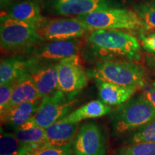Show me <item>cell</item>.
<instances>
[{
  "label": "cell",
  "instance_id": "cell-19",
  "mask_svg": "<svg viewBox=\"0 0 155 155\" xmlns=\"http://www.w3.org/2000/svg\"><path fill=\"white\" fill-rule=\"evenodd\" d=\"M42 99L23 103L14 106L7 113L1 116L2 124L8 125L17 130L35 114Z\"/></svg>",
  "mask_w": 155,
  "mask_h": 155
},
{
  "label": "cell",
  "instance_id": "cell-26",
  "mask_svg": "<svg viewBox=\"0 0 155 155\" xmlns=\"http://www.w3.org/2000/svg\"><path fill=\"white\" fill-rule=\"evenodd\" d=\"M139 38L143 49L150 55H155V31L147 32L140 29Z\"/></svg>",
  "mask_w": 155,
  "mask_h": 155
},
{
  "label": "cell",
  "instance_id": "cell-21",
  "mask_svg": "<svg viewBox=\"0 0 155 155\" xmlns=\"http://www.w3.org/2000/svg\"><path fill=\"white\" fill-rule=\"evenodd\" d=\"M134 9L140 19L143 30L146 32L155 31V0L136 5Z\"/></svg>",
  "mask_w": 155,
  "mask_h": 155
},
{
  "label": "cell",
  "instance_id": "cell-5",
  "mask_svg": "<svg viewBox=\"0 0 155 155\" xmlns=\"http://www.w3.org/2000/svg\"><path fill=\"white\" fill-rule=\"evenodd\" d=\"M93 30H137L142 29L136 12L127 9L108 8L77 17Z\"/></svg>",
  "mask_w": 155,
  "mask_h": 155
},
{
  "label": "cell",
  "instance_id": "cell-6",
  "mask_svg": "<svg viewBox=\"0 0 155 155\" xmlns=\"http://www.w3.org/2000/svg\"><path fill=\"white\" fill-rule=\"evenodd\" d=\"M75 103V100L70 99L60 90L55 94L45 96L35 114L17 130L34 127L47 129L70 113Z\"/></svg>",
  "mask_w": 155,
  "mask_h": 155
},
{
  "label": "cell",
  "instance_id": "cell-12",
  "mask_svg": "<svg viewBox=\"0 0 155 155\" xmlns=\"http://www.w3.org/2000/svg\"><path fill=\"white\" fill-rule=\"evenodd\" d=\"M53 63L37 59L35 63L30 68L28 73L42 98L59 91L58 63Z\"/></svg>",
  "mask_w": 155,
  "mask_h": 155
},
{
  "label": "cell",
  "instance_id": "cell-7",
  "mask_svg": "<svg viewBox=\"0 0 155 155\" xmlns=\"http://www.w3.org/2000/svg\"><path fill=\"white\" fill-rule=\"evenodd\" d=\"M59 90L70 99L88 84V74L80 55L61 60L57 64Z\"/></svg>",
  "mask_w": 155,
  "mask_h": 155
},
{
  "label": "cell",
  "instance_id": "cell-27",
  "mask_svg": "<svg viewBox=\"0 0 155 155\" xmlns=\"http://www.w3.org/2000/svg\"><path fill=\"white\" fill-rule=\"evenodd\" d=\"M15 83V81L0 85V113H2L8 105L14 89Z\"/></svg>",
  "mask_w": 155,
  "mask_h": 155
},
{
  "label": "cell",
  "instance_id": "cell-18",
  "mask_svg": "<svg viewBox=\"0 0 155 155\" xmlns=\"http://www.w3.org/2000/svg\"><path fill=\"white\" fill-rule=\"evenodd\" d=\"M78 123L70 124L57 121L47 129L45 131V145L64 146L73 144L77 134Z\"/></svg>",
  "mask_w": 155,
  "mask_h": 155
},
{
  "label": "cell",
  "instance_id": "cell-3",
  "mask_svg": "<svg viewBox=\"0 0 155 155\" xmlns=\"http://www.w3.org/2000/svg\"><path fill=\"white\" fill-rule=\"evenodd\" d=\"M88 76L95 81L115 83L122 86H144L145 71L139 64L131 61L114 59L101 61L88 71Z\"/></svg>",
  "mask_w": 155,
  "mask_h": 155
},
{
  "label": "cell",
  "instance_id": "cell-9",
  "mask_svg": "<svg viewBox=\"0 0 155 155\" xmlns=\"http://www.w3.org/2000/svg\"><path fill=\"white\" fill-rule=\"evenodd\" d=\"M74 155H106L104 134L95 122H86L79 127L72 144Z\"/></svg>",
  "mask_w": 155,
  "mask_h": 155
},
{
  "label": "cell",
  "instance_id": "cell-17",
  "mask_svg": "<svg viewBox=\"0 0 155 155\" xmlns=\"http://www.w3.org/2000/svg\"><path fill=\"white\" fill-rule=\"evenodd\" d=\"M111 111V106L106 105L101 100H94L70 112L58 121L70 124L79 123L83 120L102 117L109 114Z\"/></svg>",
  "mask_w": 155,
  "mask_h": 155
},
{
  "label": "cell",
  "instance_id": "cell-10",
  "mask_svg": "<svg viewBox=\"0 0 155 155\" xmlns=\"http://www.w3.org/2000/svg\"><path fill=\"white\" fill-rule=\"evenodd\" d=\"M81 38L48 41L35 50L33 58L39 61L53 62L80 55L85 44L84 40Z\"/></svg>",
  "mask_w": 155,
  "mask_h": 155
},
{
  "label": "cell",
  "instance_id": "cell-24",
  "mask_svg": "<svg viewBox=\"0 0 155 155\" xmlns=\"http://www.w3.org/2000/svg\"><path fill=\"white\" fill-rule=\"evenodd\" d=\"M22 148L15 133L6 132L1 128L0 155H14Z\"/></svg>",
  "mask_w": 155,
  "mask_h": 155
},
{
  "label": "cell",
  "instance_id": "cell-14",
  "mask_svg": "<svg viewBox=\"0 0 155 155\" xmlns=\"http://www.w3.org/2000/svg\"><path fill=\"white\" fill-rule=\"evenodd\" d=\"M42 98V97L38 92L33 81L27 73L15 81V87L8 105L0 114L1 116L4 115L12 108L19 104Z\"/></svg>",
  "mask_w": 155,
  "mask_h": 155
},
{
  "label": "cell",
  "instance_id": "cell-13",
  "mask_svg": "<svg viewBox=\"0 0 155 155\" xmlns=\"http://www.w3.org/2000/svg\"><path fill=\"white\" fill-rule=\"evenodd\" d=\"M98 91L99 99L106 105L118 106L124 104L138 90L136 87L122 86L115 83L95 81Z\"/></svg>",
  "mask_w": 155,
  "mask_h": 155
},
{
  "label": "cell",
  "instance_id": "cell-8",
  "mask_svg": "<svg viewBox=\"0 0 155 155\" xmlns=\"http://www.w3.org/2000/svg\"><path fill=\"white\" fill-rule=\"evenodd\" d=\"M93 30L90 27L75 18L45 19L38 25L37 32L42 40L53 41L83 38Z\"/></svg>",
  "mask_w": 155,
  "mask_h": 155
},
{
  "label": "cell",
  "instance_id": "cell-2",
  "mask_svg": "<svg viewBox=\"0 0 155 155\" xmlns=\"http://www.w3.org/2000/svg\"><path fill=\"white\" fill-rule=\"evenodd\" d=\"M114 135L131 133L155 119V108L144 94L132 97L109 114Z\"/></svg>",
  "mask_w": 155,
  "mask_h": 155
},
{
  "label": "cell",
  "instance_id": "cell-4",
  "mask_svg": "<svg viewBox=\"0 0 155 155\" xmlns=\"http://www.w3.org/2000/svg\"><path fill=\"white\" fill-rule=\"evenodd\" d=\"M38 25L2 15L0 24L2 50L14 53L26 51L42 41L37 32Z\"/></svg>",
  "mask_w": 155,
  "mask_h": 155
},
{
  "label": "cell",
  "instance_id": "cell-28",
  "mask_svg": "<svg viewBox=\"0 0 155 155\" xmlns=\"http://www.w3.org/2000/svg\"><path fill=\"white\" fill-rule=\"evenodd\" d=\"M144 95L155 108V85L149 88L144 93Z\"/></svg>",
  "mask_w": 155,
  "mask_h": 155
},
{
  "label": "cell",
  "instance_id": "cell-22",
  "mask_svg": "<svg viewBox=\"0 0 155 155\" xmlns=\"http://www.w3.org/2000/svg\"><path fill=\"white\" fill-rule=\"evenodd\" d=\"M114 155H155V143L127 144L118 148Z\"/></svg>",
  "mask_w": 155,
  "mask_h": 155
},
{
  "label": "cell",
  "instance_id": "cell-20",
  "mask_svg": "<svg viewBox=\"0 0 155 155\" xmlns=\"http://www.w3.org/2000/svg\"><path fill=\"white\" fill-rule=\"evenodd\" d=\"M15 134L23 148L28 150L38 152L45 145V131L42 128L16 130Z\"/></svg>",
  "mask_w": 155,
  "mask_h": 155
},
{
  "label": "cell",
  "instance_id": "cell-15",
  "mask_svg": "<svg viewBox=\"0 0 155 155\" xmlns=\"http://www.w3.org/2000/svg\"><path fill=\"white\" fill-rule=\"evenodd\" d=\"M36 58L10 57L1 60L0 63V85L16 81L27 74L35 63Z\"/></svg>",
  "mask_w": 155,
  "mask_h": 155
},
{
  "label": "cell",
  "instance_id": "cell-23",
  "mask_svg": "<svg viewBox=\"0 0 155 155\" xmlns=\"http://www.w3.org/2000/svg\"><path fill=\"white\" fill-rule=\"evenodd\" d=\"M138 142L155 143V119L130 133L127 139V144Z\"/></svg>",
  "mask_w": 155,
  "mask_h": 155
},
{
  "label": "cell",
  "instance_id": "cell-16",
  "mask_svg": "<svg viewBox=\"0 0 155 155\" xmlns=\"http://www.w3.org/2000/svg\"><path fill=\"white\" fill-rule=\"evenodd\" d=\"M6 16L32 24H39L45 19L37 0H19L8 7Z\"/></svg>",
  "mask_w": 155,
  "mask_h": 155
},
{
  "label": "cell",
  "instance_id": "cell-29",
  "mask_svg": "<svg viewBox=\"0 0 155 155\" xmlns=\"http://www.w3.org/2000/svg\"><path fill=\"white\" fill-rule=\"evenodd\" d=\"M146 63L149 68L155 73V55H147L146 57Z\"/></svg>",
  "mask_w": 155,
  "mask_h": 155
},
{
  "label": "cell",
  "instance_id": "cell-30",
  "mask_svg": "<svg viewBox=\"0 0 155 155\" xmlns=\"http://www.w3.org/2000/svg\"><path fill=\"white\" fill-rule=\"evenodd\" d=\"M37 152H34V151H30L27 150L25 148H22V150L19 151V152L16 153L14 155H35Z\"/></svg>",
  "mask_w": 155,
  "mask_h": 155
},
{
  "label": "cell",
  "instance_id": "cell-11",
  "mask_svg": "<svg viewBox=\"0 0 155 155\" xmlns=\"http://www.w3.org/2000/svg\"><path fill=\"white\" fill-rule=\"evenodd\" d=\"M49 10L54 15L76 16L113 7L109 0H50Z\"/></svg>",
  "mask_w": 155,
  "mask_h": 155
},
{
  "label": "cell",
  "instance_id": "cell-1",
  "mask_svg": "<svg viewBox=\"0 0 155 155\" xmlns=\"http://www.w3.org/2000/svg\"><path fill=\"white\" fill-rule=\"evenodd\" d=\"M86 45L92 55L101 61L126 58L127 61L141 59V45L138 40L118 30H94L88 34Z\"/></svg>",
  "mask_w": 155,
  "mask_h": 155
},
{
  "label": "cell",
  "instance_id": "cell-25",
  "mask_svg": "<svg viewBox=\"0 0 155 155\" xmlns=\"http://www.w3.org/2000/svg\"><path fill=\"white\" fill-rule=\"evenodd\" d=\"M72 144L64 146H47L40 149L35 155H73Z\"/></svg>",
  "mask_w": 155,
  "mask_h": 155
}]
</instances>
